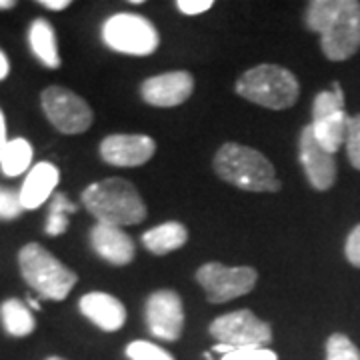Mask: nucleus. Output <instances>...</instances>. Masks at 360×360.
Masks as SVG:
<instances>
[{
    "label": "nucleus",
    "mask_w": 360,
    "mask_h": 360,
    "mask_svg": "<svg viewBox=\"0 0 360 360\" xmlns=\"http://www.w3.org/2000/svg\"><path fill=\"white\" fill-rule=\"evenodd\" d=\"M307 28L321 34V49L328 60H348L360 49V2L312 0Z\"/></svg>",
    "instance_id": "nucleus-1"
},
{
    "label": "nucleus",
    "mask_w": 360,
    "mask_h": 360,
    "mask_svg": "<svg viewBox=\"0 0 360 360\" xmlns=\"http://www.w3.org/2000/svg\"><path fill=\"white\" fill-rule=\"evenodd\" d=\"M82 205L101 224L132 226L146 219V205L134 184L124 179L92 182L82 193Z\"/></svg>",
    "instance_id": "nucleus-2"
},
{
    "label": "nucleus",
    "mask_w": 360,
    "mask_h": 360,
    "mask_svg": "<svg viewBox=\"0 0 360 360\" xmlns=\"http://www.w3.org/2000/svg\"><path fill=\"white\" fill-rule=\"evenodd\" d=\"M214 172L229 184L250 193H278L281 180L266 156L250 146L226 142L214 156Z\"/></svg>",
    "instance_id": "nucleus-3"
},
{
    "label": "nucleus",
    "mask_w": 360,
    "mask_h": 360,
    "mask_svg": "<svg viewBox=\"0 0 360 360\" xmlns=\"http://www.w3.org/2000/svg\"><path fill=\"white\" fill-rule=\"evenodd\" d=\"M236 92L264 108L284 110L298 101L300 86L295 75L283 66L258 65L236 80Z\"/></svg>",
    "instance_id": "nucleus-4"
},
{
    "label": "nucleus",
    "mask_w": 360,
    "mask_h": 360,
    "mask_svg": "<svg viewBox=\"0 0 360 360\" xmlns=\"http://www.w3.org/2000/svg\"><path fill=\"white\" fill-rule=\"evenodd\" d=\"M18 264L26 284L51 300H65L78 281L72 270L37 243L22 246Z\"/></svg>",
    "instance_id": "nucleus-5"
},
{
    "label": "nucleus",
    "mask_w": 360,
    "mask_h": 360,
    "mask_svg": "<svg viewBox=\"0 0 360 360\" xmlns=\"http://www.w3.org/2000/svg\"><path fill=\"white\" fill-rule=\"evenodd\" d=\"M103 40L108 49L130 56H148L158 49V30L141 14L118 13L103 26Z\"/></svg>",
    "instance_id": "nucleus-6"
},
{
    "label": "nucleus",
    "mask_w": 360,
    "mask_h": 360,
    "mask_svg": "<svg viewBox=\"0 0 360 360\" xmlns=\"http://www.w3.org/2000/svg\"><path fill=\"white\" fill-rule=\"evenodd\" d=\"M350 116L345 112V92L335 82L333 90H322L312 103V122L316 141L335 155L347 141V127Z\"/></svg>",
    "instance_id": "nucleus-7"
},
{
    "label": "nucleus",
    "mask_w": 360,
    "mask_h": 360,
    "mask_svg": "<svg viewBox=\"0 0 360 360\" xmlns=\"http://www.w3.org/2000/svg\"><path fill=\"white\" fill-rule=\"evenodd\" d=\"M258 272L250 266H226L222 262H206L196 270V283L205 288L212 304H222L248 295L257 286Z\"/></svg>",
    "instance_id": "nucleus-8"
},
{
    "label": "nucleus",
    "mask_w": 360,
    "mask_h": 360,
    "mask_svg": "<svg viewBox=\"0 0 360 360\" xmlns=\"http://www.w3.org/2000/svg\"><path fill=\"white\" fill-rule=\"evenodd\" d=\"M40 103L52 127L63 134H80L92 127V108L72 90L65 86H49L42 90Z\"/></svg>",
    "instance_id": "nucleus-9"
},
{
    "label": "nucleus",
    "mask_w": 360,
    "mask_h": 360,
    "mask_svg": "<svg viewBox=\"0 0 360 360\" xmlns=\"http://www.w3.org/2000/svg\"><path fill=\"white\" fill-rule=\"evenodd\" d=\"M210 336L219 340V345L232 348H264L272 340V328L269 322L260 321L250 310H234L222 314L210 322Z\"/></svg>",
    "instance_id": "nucleus-10"
},
{
    "label": "nucleus",
    "mask_w": 360,
    "mask_h": 360,
    "mask_svg": "<svg viewBox=\"0 0 360 360\" xmlns=\"http://www.w3.org/2000/svg\"><path fill=\"white\" fill-rule=\"evenodd\" d=\"M146 322L156 338L174 342L182 336L184 310L179 292L174 290H156L146 302Z\"/></svg>",
    "instance_id": "nucleus-11"
},
{
    "label": "nucleus",
    "mask_w": 360,
    "mask_h": 360,
    "mask_svg": "<svg viewBox=\"0 0 360 360\" xmlns=\"http://www.w3.org/2000/svg\"><path fill=\"white\" fill-rule=\"evenodd\" d=\"M300 162L309 176L310 184L316 191L333 188L336 180V160L333 153H328L321 142L316 141L312 127H304L300 132Z\"/></svg>",
    "instance_id": "nucleus-12"
},
{
    "label": "nucleus",
    "mask_w": 360,
    "mask_h": 360,
    "mask_svg": "<svg viewBox=\"0 0 360 360\" xmlns=\"http://www.w3.org/2000/svg\"><path fill=\"white\" fill-rule=\"evenodd\" d=\"M156 153V142L146 134H108L101 142V156L112 167H141Z\"/></svg>",
    "instance_id": "nucleus-13"
},
{
    "label": "nucleus",
    "mask_w": 360,
    "mask_h": 360,
    "mask_svg": "<svg viewBox=\"0 0 360 360\" xmlns=\"http://www.w3.org/2000/svg\"><path fill=\"white\" fill-rule=\"evenodd\" d=\"M194 90V78L186 70H174V72H165L158 77L146 78L142 82L141 94L142 98L153 106H179L184 101L191 98Z\"/></svg>",
    "instance_id": "nucleus-14"
},
{
    "label": "nucleus",
    "mask_w": 360,
    "mask_h": 360,
    "mask_svg": "<svg viewBox=\"0 0 360 360\" xmlns=\"http://www.w3.org/2000/svg\"><path fill=\"white\" fill-rule=\"evenodd\" d=\"M90 245L98 257L115 266H124L134 258V240L118 226L96 222L90 231Z\"/></svg>",
    "instance_id": "nucleus-15"
},
{
    "label": "nucleus",
    "mask_w": 360,
    "mask_h": 360,
    "mask_svg": "<svg viewBox=\"0 0 360 360\" xmlns=\"http://www.w3.org/2000/svg\"><path fill=\"white\" fill-rule=\"evenodd\" d=\"M78 309L92 324L103 328L106 333L120 330L127 322L124 304L112 295L106 292H89L78 300Z\"/></svg>",
    "instance_id": "nucleus-16"
},
{
    "label": "nucleus",
    "mask_w": 360,
    "mask_h": 360,
    "mask_svg": "<svg viewBox=\"0 0 360 360\" xmlns=\"http://www.w3.org/2000/svg\"><path fill=\"white\" fill-rule=\"evenodd\" d=\"M58 168L51 162H39L34 168L28 170L25 184L20 188V205L25 210H32L42 206L49 198H52L54 188L58 184Z\"/></svg>",
    "instance_id": "nucleus-17"
},
{
    "label": "nucleus",
    "mask_w": 360,
    "mask_h": 360,
    "mask_svg": "<svg viewBox=\"0 0 360 360\" xmlns=\"http://www.w3.org/2000/svg\"><path fill=\"white\" fill-rule=\"evenodd\" d=\"M188 240V231L184 224H180L176 220L165 222L160 226H155L150 231L142 234V245L146 250H150L153 255H168L172 250H179L180 246L186 245Z\"/></svg>",
    "instance_id": "nucleus-18"
},
{
    "label": "nucleus",
    "mask_w": 360,
    "mask_h": 360,
    "mask_svg": "<svg viewBox=\"0 0 360 360\" xmlns=\"http://www.w3.org/2000/svg\"><path fill=\"white\" fill-rule=\"evenodd\" d=\"M28 42H30V51L34 52V56L40 63L49 68H58L60 66V54H58V44H56V34L54 28L49 20L37 18L30 30H28Z\"/></svg>",
    "instance_id": "nucleus-19"
},
{
    "label": "nucleus",
    "mask_w": 360,
    "mask_h": 360,
    "mask_svg": "<svg viewBox=\"0 0 360 360\" xmlns=\"http://www.w3.org/2000/svg\"><path fill=\"white\" fill-rule=\"evenodd\" d=\"M0 319L11 336H28L37 328V321H34L30 309L18 298H8L2 302Z\"/></svg>",
    "instance_id": "nucleus-20"
},
{
    "label": "nucleus",
    "mask_w": 360,
    "mask_h": 360,
    "mask_svg": "<svg viewBox=\"0 0 360 360\" xmlns=\"http://www.w3.org/2000/svg\"><path fill=\"white\" fill-rule=\"evenodd\" d=\"M32 146L25 139H13L0 148V168L6 176H18L30 168L32 162Z\"/></svg>",
    "instance_id": "nucleus-21"
},
{
    "label": "nucleus",
    "mask_w": 360,
    "mask_h": 360,
    "mask_svg": "<svg viewBox=\"0 0 360 360\" xmlns=\"http://www.w3.org/2000/svg\"><path fill=\"white\" fill-rule=\"evenodd\" d=\"M70 212H77V205H72L66 194H52L51 210H49V219H46V234L49 236H58V234L66 232Z\"/></svg>",
    "instance_id": "nucleus-22"
},
{
    "label": "nucleus",
    "mask_w": 360,
    "mask_h": 360,
    "mask_svg": "<svg viewBox=\"0 0 360 360\" xmlns=\"http://www.w3.org/2000/svg\"><path fill=\"white\" fill-rule=\"evenodd\" d=\"M326 360H360V350L347 335L335 333L326 340Z\"/></svg>",
    "instance_id": "nucleus-23"
},
{
    "label": "nucleus",
    "mask_w": 360,
    "mask_h": 360,
    "mask_svg": "<svg viewBox=\"0 0 360 360\" xmlns=\"http://www.w3.org/2000/svg\"><path fill=\"white\" fill-rule=\"evenodd\" d=\"M127 356L130 360H174L165 348L156 347L148 340H134L127 347Z\"/></svg>",
    "instance_id": "nucleus-24"
},
{
    "label": "nucleus",
    "mask_w": 360,
    "mask_h": 360,
    "mask_svg": "<svg viewBox=\"0 0 360 360\" xmlns=\"http://www.w3.org/2000/svg\"><path fill=\"white\" fill-rule=\"evenodd\" d=\"M347 155L350 165L360 170V115H354L348 118L347 127Z\"/></svg>",
    "instance_id": "nucleus-25"
},
{
    "label": "nucleus",
    "mask_w": 360,
    "mask_h": 360,
    "mask_svg": "<svg viewBox=\"0 0 360 360\" xmlns=\"http://www.w3.org/2000/svg\"><path fill=\"white\" fill-rule=\"evenodd\" d=\"M22 205H20V196L11 191L0 186V219L13 220L18 219L22 214Z\"/></svg>",
    "instance_id": "nucleus-26"
},
{
    "label": "nucleus",
    "mask_w": 360,
    "mask_h": 360,
    "mask_svg": "<svg viewBox=\"0 0 360 360\" xmlns=\"http://www.w3.org/2000/svg\"><path fill=\"white\" fill-rule=\"evenodd\" d=\"M222 360H278V356L269 348H238Z\"/></svg>",
    "instance_id": "nucleus-27"
},
{
    "label": "nucleus",
    "mask_w": 360,
    "mask_h": 360,
    "mask_svg": "<svg viewBox=\"0 0 360 360\" xmlns=\"http://www.w3.org/2000/svg\"><path fill=\"white\" fill-rule=\"evenodd\" d=\"M345 255H347L348 262L352 266L360 269V224L354 226L347 238V246H345Z\"/></svg>",
    "instance_id": "nucleus-28"
},
{
    "label": "nucleus",
    "mask_w": 360,
    "mask_h": 360,
    "mask_svg": "<svg viewBox=\"0 0 360 360\" xmlns=\"http://www.w3.org/2000/svg\"><path fill=\"white\" fill-rule=\"evenodd\" d=\"M176 6H179V11L182 14L194 16V14H202L206 11H210L214 6V2L212 0H179Z\"/></svg>",
    "instance_id": "nucleus-29"
},
{
    "label": "nucleus",
    "mask_w": 360,
    "mask_h": 360,
    "mask_svg": "<svg viewBox=\"0 0 360 360\" xmlns=\"http://www.w3.org/2000/svg\"><path fill=\"white\" fill-rule=\"evenodd\" d=\"M39 4L49 11H65L70 6V0H40Z\"/></svg>",
    "instance_id": "nucleus-30"
},
{
    "label": "nucleus",
    "mask_w": 360,
    "mask_h": 360,
    "mask_svg": "<svg viewBox=\"0 0 360 360\" xmlns=\"http://www.w3.org/2000/svg\"><path fill=\"white\" fill-rule=\"evenodd\" d=\"M8 70H11V65H8V58H6V54L0 51V80H4V78L8 77Z\"/></svg>",
    "instance_id": "nucleus-31"
},
{
    "label": "nucleus",
    "mask_w": 360,
    "mask_h": 360,
    "mask_svg": "<svg viewBox=\"0 0 360 360\" xmlns=\"http://www.w3.org/2000/svg\"><path fill=\"white\" fill-rule=\"evenodd\" d=\"M8 142L6 139V120H4V112L0 110V148Z\"/></svg>",
    "instance_id": "nucleus-32"
},
{
    "label": "nucleus",
    "mask_w": 360,
    "mask_h": 360,
    "mask_svg": "<svg viewBox=\"0 0 360 360\" xmlns=\"http://www.w3.org/2000/svg\"><path fill=\"white\" fill-rule=\"evenodd\" d=\"M214 350H217V352H222V354L226 356V354H231V352H234L236 348L229 347V345H217V347H214Z\"/></svg>",
    "instance_id": "nucleus-33"
},
{
    "label": "nucleus",
    "mask_w": 360,
    "mask_h": 360,
    "mask_svg": "<svg viewBox=\"0 0 360 360\" xmlns=\"http://www.w3.org/2000/svg\"><path fill=\"white\" fill-rule=\"evenodd\" d=\"M14 0H0V11H11V8H14Z\"/></svg>",
    "instance_id": "nucleus-34"
},
{
    "label": "nucleus",
    "mask_w": 360,
    "mask_h": 360,
    "mask_svg": "<svg viewBox=\"0 0 360 360\" xmlns=\"http://www.w3.org/2000/svg\"><path fill=\"white\" fill-rule=\"evenodd\" d=\"M28 304H30L34 310H40V304L34 300V298H28Z\"/></svg>",
    "instance_id": "nucleus-35"
},
{
    "label": "nucleus",
    "mask_w": 360,
    "mask_h": 360,
    "mask_svg": "<svg viewBox=\"0 0 360 360\" xmlns=\"http://www.w3.org/2000/svg\"><path fill=\"white\" fill-rule=\"evenodd\" d=\"M46 360H66V359H60V356H51V359H46Z\"/></svg>",
    "instance_id": "nucleus-36"
}]
</instances>
